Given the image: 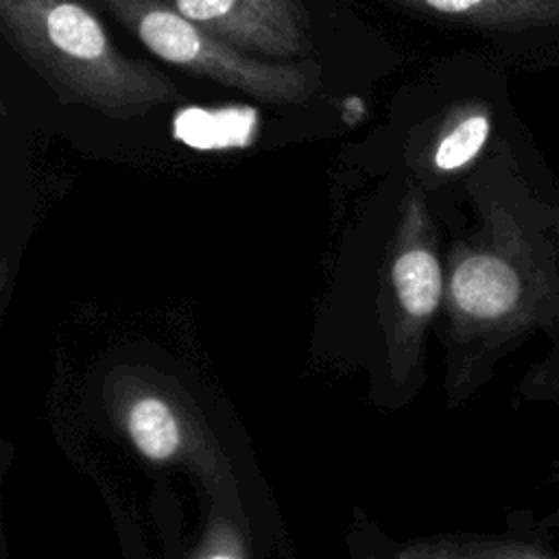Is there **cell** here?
Masks as SVG:
<instances>
[{
	"instance_id": "cell-9",
	"label": "cell",
	"mask_w": 559,
	"mask_h": 559,
	"mask_svg": "<svg viewBox=\"0 0 559 559\" xmlns=\"http://www.w3.org/2000/svg\"><path fill=\"white\" fill-rule=\"evenodd\" d=\"M210 559H234V557H227V555H216V557H210Z\"/></svg>"
},
{
	"instance_id": "cell-1",
	"label": "cell",
	"mask_w": 559,
	"mask_h": 559,
	"mask_svg": "<svg viewBox=\"0 0 559 559\" xmlns=\"http://www.w3.org/2000/svg\"><path fill=\"white\" fill-rule=\"evenodd\" d=\"M0 28L15 55L68 105L133 118L179 98L166 74L122 55L76 0H0Z\"/></svg>"
},
{
	"instance_id": "cell-8",
	"label": "cell",
	"mask_w": 559,
	"mask_h": 559,
	"mask_svg": "<svg viewBox=\"0 0 559 559\" xmlns=\"http://www.w3.org/2000/svg\"><path fill=\"white\" fill-rule=\"evenodd\" d=\"M129 432L135 448L153 461L173 456L179 445L177 421L170 408L157 397H144L131 408Z\"/></svg>"
},
{
	"instance_id": "cell-2",
	"label": "cell",
	"mask_w": 559,
	"mask_h": 559,
	"mask_svg": "<svg viewBox=\"0 0 559 559\" xmlns=\"http://www.w3.org/2000/svg\"><path fill=\"white\" fill-rule=\"evenodd\" d=\"M107 11L124 24L162 61L245 92L269 105H301L319 92L321 72L314 66L253 57L164 0H103Z\"/></svg>"
},
{
	"instance_id": "cell-3",
	"label": "cell",
	"mask_w": 559,
	"mask_h": 559,
	"mask_svg": "<svg viewBox=\"0 0 559 559\" xmlns=\"http://www.w3.org/2000/svg\"><path fill=\"white\" fill-rule=\"evenodd\" d=\"M170 4L260 59L286 61L310 50L308 15L299 0H170Z\"/></svg>"
},
{
	"instance_id": "cell-4",
	"label": "cell",
	"mask_w": 559,
	"mask_h": 559,
	"mask_svg": "<svg viewBox=\"0 0 559 559\" xmlns=\"http://www.w3.org/2000/svg\"><path fill=\"white\" fill-rule=\"evenodd\" d=\"M424 17L485 28H524L559 22V0H382Z\"/></svg>"
},
{
	"instance_id": "cell-5",
	"label": "cell",
	"mask_w": 559,
	"mask_h": 559,
	"mask_svg": "<svg viewBox=\"0 0 559 559\" xmlns=\"http://www.w3.org/2000/svg\"><path fill=\"white\" fill-rule=\"evenodd\" d=\"M452 295L463 312L476 319H496L515 306L520 282L502 258L469 255L452 275Z\"/></svg>"
},
{
	"instance_id": "cell-7",
	"label": "cell",
	"mask_w": 559,
	"mask_h": 559,
	"mask_svg": "<svg viewBox=\"0 0 559 559\" xmlns=\"http://www.w3.org/2000/svg\"><path fill=\"white\" fill-rule=\"evenodd\" d=\"M400 304L413 317H428L441 297V269L428 249H408L393 264Z\"/></svg>"
},
{
	"instance_id": "cell-6",
	"label": "cell",
	"mask_w": 559,
	"mask_h": 559,
	"mask_svg": "<svg viewBox=\"0 0 559 559\" xmlns=\"http://www.w3.org/2000/svg\"><path fill=\"white\" fill-rule=\"evenodd\" d=\"M491 133V114L483 103H469L448 114L435 146L432 166L441 173L465 168L478 157Z\"/></svg>"
}]
</instances>
